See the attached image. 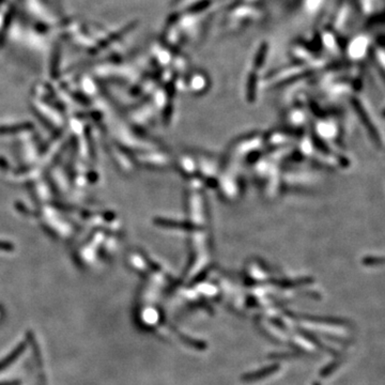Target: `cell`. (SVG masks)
Returning <instances> with one entry per match:
<instances>
[{"label": "cell", "mask_w": 385, "mask_h": 385, "mask_svg": "<svg viewBox=\"0 0 385 385\" xmlns=\"http://www.w3.org/2000/svg\"><path fill=\"white\" fill-rule=\"evenodd\" d=\"M13 246L10 244V243H7V242H0V250H4V251H10L12 250Z\"/></svg>", "instance_id": "obj_1"}]
</instances>
